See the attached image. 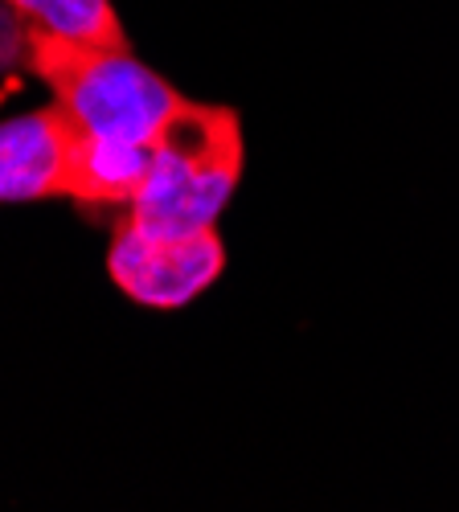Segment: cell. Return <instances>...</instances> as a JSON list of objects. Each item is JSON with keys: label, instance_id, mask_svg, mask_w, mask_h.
<instances>
[{"label": "cell", "instance_id": "cell-1", "mask_svg": "<svg viewBox=\"0 0 459 512\" xmlns=\"http://www.w3.org/2000/svg\"><path fill=\"white\" fill-rule=\"evenodd\" d=\"M25 66L54 91V103L111 144H156L160 127L185 103L132 50L82 46L41 25L25 33Z\"/></svg>", "mask_w": 459, "mask_h": 512}, {"label": "cell", "instance_id": "cell-5", "mask_svg": "<svg viewBox=\"0 0 459 512\" xmlns=\"http://www.w3.org/2000/svg\"><path fill=\"white\" fill-rule=\"evenodd\" d=\"M9 5L58 37L99 50H128V33H123L111 0H9Z\"/></svg>", "mask_w": 459, "mask_h": 512}, {"label": "cell", "instance_id": "cell-4", "mask_svg": "<svg viewBox=\"0 0 459 512\" xmlns=\"http://www.w3.org/2000/svg\"><path fill=\"white\" fill-rule=\"evenodd\" d=\"M78 127L62 103L0 123V201L70 197Z\"/></svg>", "mask_w": 459, "mask_h": 512}, {"label": "cell", "instance_id": "cell-2", "mask_svg": "<svg viewBox=\"0 0 459 512\" xmlns=\"http://www.w3.org/2000/svg\"><path fill=\"white\" fill-rule=\"evenodd\" d=\"M242 123L230 107L181 103L156 136L148 189L123 209V222L152 234H193L218 226L242 177Z\"/></svg>", "mask_w": 459, "mask_h": 512}, {"label": "cell", "instance_id": "cell-3", "mask_svg": "<svg viewBox=\"0 0 459 512\" xmlns=\"http://www.w3.org/2000/svg\"><path fill=\"white\" fill-rule=\"evenodd\" d=\"M107 271L111 283L140 308L177 312L218 283L226 271V242L218 226L193 234H152L119 218Z\"/></svg>", "mask_w": 459, "mask_h": 512}]
</instances>
